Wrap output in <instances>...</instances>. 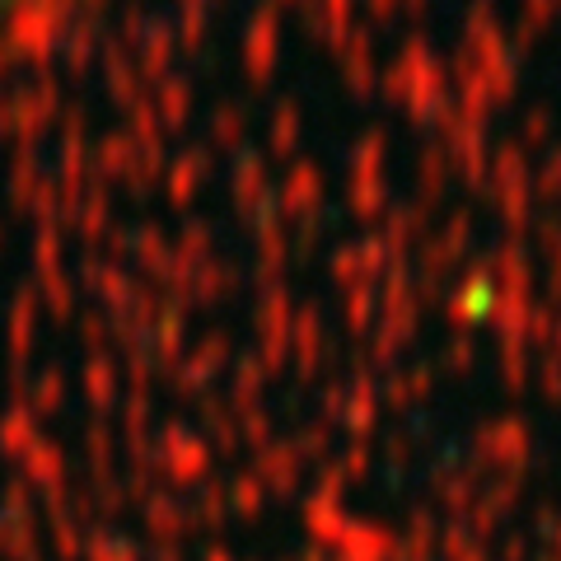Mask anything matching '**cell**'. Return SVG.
<instances>
[{"label":"cell","mask_w":561,"mask_h":561,"mask_svg":"<svg viewBox=\"0 0 561 561\" xmlns=\"http://www.w3.org/2000/svg\"><path fill=\"white\" fill-rule=\"evenodd\" d=\"M28 5H38V0H0V20H10V14H20Z\"/></svg>","instance_id":"1"}]
</instances>
